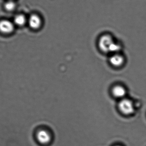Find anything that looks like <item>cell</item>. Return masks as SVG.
Listing matches in <instances>:
<instances>
[{
  "label": "cell",
  "mask_w": 146,
  "mask_h": 146,
  "mask_svg": "<svg viewBox=\"0 0 146 146\" xmlns=\"http://www.w3.org/2000/svg\"><path fill=\"white\" fill-rule=\"evenodd\" d=\"M121 48V46L120 45L114 42L110 47L109 53L111 52V53H115V54H117L120 51Z\"/></svg>",
  "instance_id": "cell-10"
},
{
  "label": "cell",
  "mask_w": 146,
  "mask_h": 146,
  "mask_svg": "<svg viewBox=\"0 0 146 146\" xmlns=\"http://www.w3.org/2000/svg\"><path fill=\"white\" fill-rule=\"evenodd\" d=\"M13 22L8 20H2L0 21V32L4 34L12 33L14 30Z\"/></svg>",
  "instance_id": "cell-3"
},
{
  "label": "cell",
  "mask_w": 146,
  "mask_h": 146,
  "mask_svg": "<svg viewBox=\"0 0 146 146\" xmlns=\"http://www.w3.org/2000/svg\"><path fill=\"white\" fill-rule=\"evenodd\" d=\"M120 111L126 115H131L135 112V106L130 100L123 98L119 102L118 105Z\"/></svg>",
  "instance_id": "cell-1"
},
{
  "label": "cell",
  "mask_w": 146,
  "mask_h": 146,
  "mask_svg": "<svg viewBox=\"0 0 146 146\" xmlns=\"http://www.w3.org/2000/svg\"><path fill=\"white\" fill-rule=\"evenodd\" d=\"M114 42L111 36L109 35H104L99 41V46L103 52L109 53L110 47Z\"/></svg>",
  "instance_id": "cell-2"
},
{
  "label": "cell",
  "mask_w": 146,
  "mask_h": 146,
  "mask_svg": "<svg viewBox=\"0 0 146 146\" xmlns=\"http://www.w3.org/2000/svg\"><path fill=\"white\" fill-rule=\"evenodd\" d=\"M110 62L111 65L115 67H120L124 62V58L121 55L115 54L110 58Z\"/></svg>",
  "instance_id": "cell-7"
},
{
  "label": "cell",
  "mask_w": 146,
  "mask_h": 146,
  "mask_svg": "<svg viewBox=\"0 0 146 146\" xmlns=\"http://www.w3.org/2000/svg\"><path fill=\"white\" fill-rule=\"evenodd\" d=\"M36 138L40 143L43 144L48 143L50 140L49 134L45 130H41L38 132Z\"/></svg>",
  "instance_id": "cell-5"
},
{
  "label": "cell",
  "mask_w": 146,
  "mask_h": 146,
  "mask_svg": "<svg viewBox=\"0 0 146 146\" xmlns=\"http://www.w3.org/2000/svg\"><path fill=\"white\" fill-rule=\"evenodd\" d=\"M16 4L13 0H9L5 3L4 7L8 11H12L16 8Z\"/></svg>",
  "instance_id": "cell-9"
},
{
  "label": "cell",
  "mask_w": 146,
  "mask_h": 146,
  "mask_svg": "<svg viewBox=\"0 0 146 146\" xmlns=\"http://www.w3.org/2000/svg\"></svg>",
  "instance_id": "cell-11"
},
{
  "label": "cell",
  "mask_w": 146,
  "mask_h": 146,
  "mask_svg": "<svg viewBox=\"0 0 146 146\" xmlns=\"http://www.w3.org/2000/svg\"><path fill=\"white\" fill-rule=\"evenodd\" d=\"M27 22V19L25 15L22 14H19L15 16L14 19L13 23L15 25L22 26Z\"/></svg>",
  "instance_id": "cell-8"
},
{
  "label": "cell",
  "mask_w": 146,
  "mask_h": 146,
  "mask_svg": "<svg viewBox=\"0 0 146 146\" xmlns=\"http://www.w3.org/2000/svg\"><path fill=\"white\" fill-rule=\"evenodd\" d=\"M112 92L113 95L116 98L123 99L127 93V91L123 87L121 86H116L113 88Z\"/></svg>",
  "instance_id": "cell-6"
},
{
  "label": "cell",
  "mask_w": 146,
  "mask_h": 146,
  "mask_svg": "<svg viewBox=\"0 0 146 146\" xmlns=\"http://www.w3.org/2000/svg\"><path fill=\"white\" fill-rule=\"evenodd\" d=\"M28 22L31 28L36 30L40 28L42 25V19L37 15L33 14L29 17Z\"/></svg>",
  "instance_id": "cell-4"
}]
</instances>
